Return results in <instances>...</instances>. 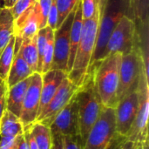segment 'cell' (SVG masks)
<instances>
[{"label":"cell","instance_id":"1","mask_svg":"<svg viewBox=\"0 0 149 149\" xmlns=\"http://www.w3.org/2000/svg\"><path fill=\"white\" fill-rule=\"evenodd\" d=\"M105 0H100L96 14L83 22L81 37L75 53L72 67L67 73V78L78 87H80L88 79L93 56L95 49L99 22L102 5Z\"/></svg>","mask_w":149,"mask_h":149},{"label":"cell","instance_id":"2","mask_svg":"<svg viewBox=\"0 0 149 149\" xmlns=\"http://www.w3.org/2000/svg\"><path fill=\"white\" fill-rule=\"evenodd\" d=\"M122 54L115 52L93 63L90 68L93 82L105 107H115L120 80V65Z\"/></svg>","mask_w":149,"mask_h":149},{"label":"cell","instance_id":"3","mask_svg":"<svg viewBox=\"0 0 149 149\" xmlns=\"http://www.w3.org/2000/svg\"><path fill=\"white\" fill-rule=\"evenodd\" d=\"M76 100L78 105L79 134L85 144L90 130L105 107L100 101L91 72L86 81L78 89Z\"/></svg>","mask_w":149,"mask_h":149},{"label":"cell","instance_id":"4","mask_svg":"<svg viewBox=\"0 0 149 149\" xmlns=\"http://www.w3.org/2000/svg\"><path fill=\"white\" fill-rule=\"evenodd\" d=\"M124 15H127L129 17L128 0L104 1L100 17L97 40L93 56L92 65L104 58V52L107 40L112 31Z\"/></svg>","mask_w":149,"mask_h":149},{"label":"cell","instance_id":"5","mask_svg":"<svg viewBox=\"0 0 149 149\" xmlns=\"http://www.w3.org/2000/svg\"><path fill=\"white\" fill-rule=\"evenodd\" d=\"M144 68L148 70V56L143 53L141 45L122 54L117 93L118 102L126 95L136 91L141 73Z\"/></svg>","mask_w":149,"mask_h":149},{"label":"cell","instance_id":"6","mask_svg":"<svg viewBox=\"0 0 149 149\" xmlns=\"http://www.w3.org/2000/svg\"><path fill=\"white\" fill-rule=\"evenodd\" d=\"M138 94V111L134 124L127 136L136 148H142L148 141L149 87L148 70L144 68L141 73L136 88Z\"/></svg>","mask_w":149,"mask_h":149},{"label":"cell","instance_id":"7","mask_svg":"<svg viewBox=\"0 0 149 149\" xmlns=\"http://www.w3.org/2000/svg\"><path fill=\"white\" fill-rule=\"evenodd\" d=\"M137 45H141V40L136 24L130 17L124 15L107 40L104 58L115 52H129Z\"/></svg>","mask_w":149,"mask_h":149},{"label":"cell","instance_id":"8","mask_svg":"<svg viewBox=\"0 0 149 149\" xmlns=\"http://www.w3.org/2000/svg\"><path fill=\"white\" fill-rule=\"evenodd\" d=\"M115 134V109L104 107L87 135L84 149H106Z\"/></svg>","mask_w":149,"mask_h":149},{"label":"cell","instance_id":"9","mask_svg":"<svg viewBox=\"0 0 149 149\" xmlns=\"http://www.w3.org/2000/svg\"><path fill=\"white\" fill-rule=\"evenodd\" d=\"M75 8L66 17V18L60 24V26L54 30V51L51 70H61L67 73V64L70 52V32L74 17Z\"/></svg>","mask_w":149,"mask_h":149},{"label":"cell","instance_id":"10","mask_svg":"<svg viewBox=\"0 0 149 149\" xmlns=\"http://www.w3.org/2000/svg\"><path fill=\"white\" fill-rule=\"evenodd\" d=\"M78 87L67 77L62 81L55 95L49 102L45 110L38 115L37 121L50 127L57 114L69 103L72 98L77 93Z\"/></svg>","mask_w":149,"mask_h":149},{"label":"cell","instance_id":"11","mask_svg":"<svg viewBox=\"0 0 149 149\" xmlns=\"http://www.w3.org/2000/svg\"><path fill=\"white\" fill-rule=\"evenodd\" d=\"M41 86L42 74L39 72H34L31 75L19 117L24 127L31 126L37 121L40 105Z\"/></svg>","mask_w":149,"mask_h":149},{"label":"cell","instance_id":"12","mask_svg":"<svg viewBox=\"0 0 149 149\" xmlns=\"http://www.w3.org/2000/svg\"><path fill=\"white\" fill-rule=\"evenodd\" d=\"M139 100L137 92L134 91L123 97L117 103L115 109V127L116 133L127 136L138 111Z\"/></svg>","mask_w":149,"mask_h":149},{"label":"cell","instance_id":"13","mask_svg":"<svg viewBox=\"0 0 149 149\" xmlns=\"http://www.w3.org/2000/svg\"><path fill=\"white\" fill-rule=\"evenodd\" d=\"M50 128L52 134H58L62 136L79 134L76 93L69 103L57 114L50 125Z\"/></svg>","mask_w":149,"mask_h":149},{"label":"cell","instance_id":"14","mask_svg":"<svg viewBox=\"0 0 149 149\" xmlns=\"http://www.w3.org/2000/svg\"><path fill=\"white\" fill-rule=\"evenodd\" d=\"M66 77L67 73L61 70H50L42 74L40 105L38 117L47 107L52 97L55 95L60 84Z\"/></svg>","mask_w":149,"mask_h":149},{"label":"cell","instance_id":"15","mask_svg":"<svg viewBox=\"0 0 149 149\" xmlns=\"http://www.w3.org/2000/svg\"><path fill=\"white\" fill-rule=\"evenodd\" d=\"M15 53L13 61L7 77L6 80V86L7 88L17 84L18 82L29 78L31 76L34 72L31 71V69L29 67L25 60L24 59L19 46L21 45L22 39L20 38H17L15 36Z\"/></svg>","mask_w":149,"mask_h":149},{"label":"cell","instance_id":"16","mask_svg":"<svg viewBox=\"0 0 149 149\" xmlns=\"http://www.w3.org/2000/svg\"><path fill=\"white\" fill-rule=\"evenodd\" d=\"M129 17L135 22L141 40L148 39L149 0H128Z\"/></svg>","mask_w":149,"mask_h":149},{"label":"cell","instance_id":"17","mask_svg":"<svg viewBox=\"0 0 149 149\" xmlns=\"http://www.w3.org/2000/svg\"><path fill=\"white\" fill-rule=\"evenodd\" d=\"M31 76L18 82L17 84L7 88L6 91V110L10 111L17 117H20L23 102Z\"/></svg>","mask_w":149,"mask_h":149},{"label":"cell","instance_id":"18","mask_svg":"<svg viewBox=\"0 0 149 149\" xmlns=\"http://www.w3.org/2000/svg\"><path fill=\"white\" fill-rule=\"evenodd\" d=\"M83 17H82V10H81V0H79L75 8L74 17L71 27L70 32V52H69V59L67 64V73L71 71L75 57V53L79 45V42L81 37L82 27H83Z\"/></svg>","mask_w":149,"mask_h":149},{"label":"cell","instance_id":"19","mask_svg":"<svg viewBox=\"0 0 149 149\" xmlns=\"http://www.w3.org/2000/svg\"><path fill=\"white\" fill-rule=\"evenodd\" d=\"M24 127L19 117L5 110L0 119V138L19 136L24 134Z\"/></svg>","mask_w":149,"mask_h":149},{"label":"cell","instance_id":"20","mask_svg":"<svg viewBox=\"0 0 149 149\" xmlns=\"http://www.w3.org/2000/svg\"><path fill=\"white\" fill-rule=\"evenodd\" d=\"M14 21L10 8L0 6V54L14 36Z\"/></svg>","mask_w":149,"mask_h":149},{"label":"cell","instance_id":"21","mask_svg":"<svg viewBox=\"0 0 149 149\" xmlns=\"http://www.w3.org/2000/svg\"><path fill=\"white\" fill-rule=\"evenodd\" d=\"M21 54L33 72H38V52L37 47V35L30 39H23L19 46Z\"/></svg>","mask_w":149,"mask_h":149},{"label":"cell","instance_id":"22","mask_svg":"<svg viewBox=\"0 0 149 149\" xmlns=\"http://www.w3.org/2000/svg\"><path fill=\"white\" fill-rule=\"evenodd\" d=\"M28 127H30L38 149H51L52 132L49 126L36 121Z\"/></svg>","mask_w":149,"mask_h":149},{"label":"cell","instance_id":"23","mask_svg":"<svg viewBox=\"0 0 149 149\" xmlns=\"http://www.w3.org/2000/svg\"><path fill=\"white\" fill-rule=\"evenodd\" d=\"M15 36H13L0 54V79L6 82L15 53Z\"/></svg>","mask_w":149,"mask_h":149},{"label":"cell","instance_id":"24","mask_svg":"<svg viewBox=\"0 0 149 149\" xmlns=\"http://www.w3.org/2000/svg\"><path fill=\"white\" fill-rule=\"evenodd\" d=\"M79 1V0H55L58 10V24L56 29L60 26L66 17L72 11Z\"/></svg>","mask_w":149,"mask_h":149},{"label":"cell","instance_id":"25","mask_svg":"<svg viewBox=\"0 0 149 149\" xmlns=\"http://www.w3.org/2000/svg\"><path fill=\"white\" fill-rule=\"evenodd\" d=\"M52 2L53 0H38L35 3L39 29L45 27L47 24V17Z\"/></svg>","mask_w":149,"mask_h":149},{"label":"cell","instance_id":"26","mask_svg":"<svg viewBox=\"0 0 149 149\" xmlns=\"http://www.w3.org/2000/svg\"><path fill=\"white\" fill-rule=\"evenodd\" d=\"M100 0H81V10L83 19L93 17L99 9Z\"/></svg>","mask_w":149,"mask_h":149},{"label":"cell","instance_id":"27","mask_svg":"<svg viewBox=\"0 0 149 149\" xmlns=\"http://www.w3.org/2000/svg\"><path fill=\"white\" fill-rule=\"evenodd\" d=\"M38 0H17L14 5L10 8L14 19L17 18L24 11L33 6Z\"/></svg>","mask_w":149,"mask_h":149},{"label":"cell","instance_id":"28","mask_svg":"<svg viewBox=\"0 0 149 149\" xmlns=\"http://www.w3.org/2000/svg\"><path fill=\"white\" fill-rule=\"evenodd\" d=\"M63 141L65 149H84V143L79 134L63 136Z\"/></svg>","mask_w":149,"mask_h":149},{"label":"cell","instance_id":"29","mask_svg":"<svg viewBox=\"0 0 149 149\" xmlns=\"http://www.w3.org/2000/svg\"><path fill=\"white\" fill-rule=\"evenodd\" d=\"M22 135L17 137H1L0 149H17L19 145Z\"/></svg>","mask_w":149,"mask_h":149},{"label":"cell","instance_id":"30","mask_svg":"<svg viewBox=\"0 0 149 149\" xmlns=\"http://www.w3.org/2000/svg\"><path fill=\"white\" fill-rule=\"evenodd\" d=\"M57 24H58V10H57V6H56V3L55 0H53L49 13H48V17H47V26H49L51 29H52L53 31L56 29L57 27Z\"/></svg>","mask_w":149,"mask_h":149},{"label":"cell","instance_id":"31","mask_svg":"<svg viewBox=\"0 0 149 149\" xmlns=\"http://www.w3.org/2000/svg\"><path fill=\"white\" fill-rule=\"evenodd\" d=\"M6 82L0 79V119L6 110Z\"/></svg>","mask_w":149,"mask_h":149},{"label":"cell","instance_id":"32","mask_svg":"<svg viewBox=\"0 0 149 149\" xmlns=\"http://www.w3.org/2000/svg\"><path fill=\"white\" fill-rule=\"evenodd\" d=\"M127 140V138L126 136H122L116 133L106 149H120V148L123 145V143Z\"/></svg>","mask_w":149,"mask_h":149},{"label":"cell","instance_id":"33","mask_svg":"<svg viewBox=\"0 0 149 149\" xmlns=\"http://www.w3.org/2000/svg\"><path fill=\"white\" fill-rule=\"evenodd\" d=\"M24 137L26 141V143L28 145V148L29 149H38V145L35 141V139L30 130V127H24Z\"/></svg>","mask_w":149,"mask_h":149},{"label":"cell","instance_id":"34","mask_svg":"<svg viewBox=\"0 0 149 149\" xmlns=\"http://www.w3.org/2000/svg\"><path fill=\"white\" fill-rule=\"evenodd\" d=\"M51 149H65L63 136L58 134H52Z\"/></svg>","mask_w":149,"mask_h":149},{"label":"cell","instance_id":"35","mask_svg":"<svg viewBox=\"0 0 149 149\" xmlns=\"http://www.w3.org/2000/svg\"><path fill=\"white\" fill-rule=\"evenodd\" d=\"M120 149H136V147H135V145L132 141L127 140L123 143V145L120 148Z\"/></svg>","mask_w":149,"mask_h":149},{"label":"cell","instance_id":"36","mask_svg":"<svg viewBox=\"0 0 149 149\" xmlns=\"http://www.w3.org/2000/svg\"><path fill=\"white\" fill-rule=\"evenodd\" d=\"M16 2H17V0H2V6L7 7V8H11Z\"/></svg>","mask_w":149,"mask_h":149},{"label":"cell","instance_id":"37","mask_svg":"<svg viewBox=\"0 0 149 149\" xmlns=\"http://www.w3.org/2000/svg\"><path fill=\"white\" fill-rule=\"evenodd\" d=\"M17 149H29L28 145H27V143H26V141H25V139H24V134H23L22 137H21L19 145H18V147H17Z\"/></svg>","mask_w":149,"mask_h":149},{"label":"cell","instance_id":"38","mask_svg":"<svg viewBox=\"0 0 149 149\" xmlns=\"http://www.w3.org/2000/svg\"><path fill=\"white\" fill-rule=\"evenodd\" d=\"M141 149H149V142H148L147 144H145Z\"/></svg>","mask_w":149,"mask_h":149},{"label":"cell","instance_id":"39","mask_svg":"<svg viewBox=\"0 0 149 149\" xmlns=\"http://www.w3.org/2000/svg\"><path fill=\"white\" fill-rule=\"evenodd\" d=\"M0 6H2V0H0Z\"/></svg>","mask_w":149,"mask_h":149},{"label":"cell","instance_id":"40","mask_svg":"<svg viewBox=\"0 0 149 149\" xmlns=\"http://www.w3.org/2000/svg\"><path fill=\"white\" fill-rule=\"evenodd\" d=\"M142 148H136V149H141Z\"/></svg>","mask_w":149,"mask_h":149}]
</instances>
